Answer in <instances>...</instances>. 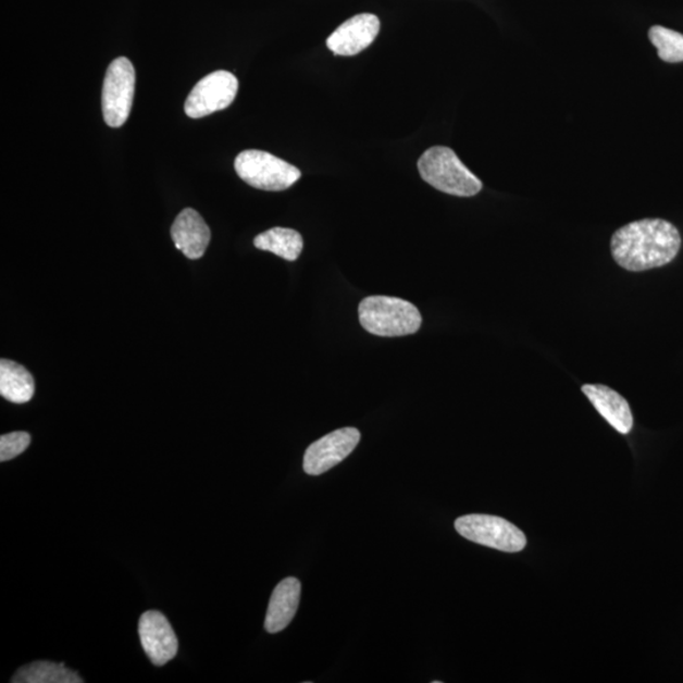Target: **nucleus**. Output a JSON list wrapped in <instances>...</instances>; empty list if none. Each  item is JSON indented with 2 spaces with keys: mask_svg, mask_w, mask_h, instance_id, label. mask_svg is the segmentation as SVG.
I'll return each mask as SVG.
<instances>
[{
  "mask_svg": "<svg viewBox=\"0 0 683 683\" xmlns=\"http://www.w3.org/2000/svg\"><path fill=\"white\" fill-rule=\"evenodd\" d=\"M681 236L672 223L642 220L626 224L611 238V253L620 268L633 273L662 268L673 261Z\"/></svg>",
  "mask_w": 683,
  "mask_h": 683,
  "instance_id": "nucleus-1",
  "label": "nucleus"
},
{
  "mask_svg": "<svg viewBox=\"0 0 683 683\" xmlns=\"http://www.w3.org/2000/svg\"><path fill=\"white\" fill-rule=\"evenodd\" d=\"M360 323L371 335L402 337L422 327V314L410 301L374 295L360 302Z\"/></svg>",
  "mask_w": 683,
  "mask_h": 683,
  "instance_id": "nucleus-2",
  "label": "nucleus"
},
{
  "mask_svg": "<svg viewBox=\"0 0 683 683\" xmlns=\"http://www.w3.org/2000/svg\"><path fill=\"white\" fill-rule=\"evenodd\" d=\"M418 170L425 183L449 196L469 198L483 189L480 178L448 147H431L419 159Z\"/></svg>",
  "mask_w": 683,
  "mask_h": 683,
  "instance_id": "nucleus-3",
  "label": "nucleus"
},
{
  "mask_svg": "<svg viewBox=\"0 0 683 683\" xmlns=\"http://www.w3.org/2000/svg\"><path fill=\"white\" fill-rule=\"evenodd\" d=\"M236 173L252 188L266 191L289 189L301 177L300 170L269 152L247 150L235 161Z\"/></svg>",
  "mask_w": 683,
  "mask_h": 683,
  "instance_id": "nucleus-4",
  "label": "nucleus"
},
{
  "mask_svg": "<svg viewBox=\"0 0 683 683\" xmlns=\"http://www.w3.org/2000/svg\"><path fill=\"white\" fill-rule=\"evenodd\" d=\"M455 526L463 538L481 546L502 550V552H520L526 546L525 534L500 517L464 516L456 520Z\"/></svg>",
  "mask_w": 683,
  "mask_h": 683,
  "instance_id": "nucleus-5",
  "label": "nucleus"
},
{
  "mask_svg": "<svg viewBox=\"0 0 683 683\" xmlns=\"http://www.w3.org/2000/svg\"><path fill=\"white\" fill-rule=\"evenodd\" d=\"M136 88L135 67L127 58L115 59L107 70L102 92L104 121L112 128L127 122Z\"/></svg>",
  "mask_w": 683,
  "mask_h": 683,
  "instance_id": "nucleus-6",
  "label": "nucleus"
},
{
  "mask_svg": "<svg viewBox=\"0 0 683 683\" xmlns=\"http://www.w3.org/2000/svg\"><path fill=\"white\" fill-rule=\"evenodd\" d=\"M238 80L228 72H215L201 79L185 102V113L190 119H203L209 114L226 110L235 100Z\"/></svg>",
  "mask_w": 683,
  "mask_h": 683,
  "instance_id": "nucleus-7",
  "label": "nucleus"
},
{
  "mask_svg": "<svg viewBox=\"0 0 683 683\" xmlns=\"http://www.w3.org/2000/svg\"><path fill=\"white\" fill-rule=\"evenodd\" d=\"M360 439V431L351 426L332 432L308 447L302 468L308 475L320 476L351 455Z\"/></svg>",
  "mask_w": 683,
  "mask_h": 683,
  "instance_id": "nucleus-8",
  "label": "nucleus"
},
{
  "mask_svg": "<svg viewBox=\"0 0 683 683\" xmlns=\"http://www.w3.org/2000/svg\"><path fill=\"white\" fill-rule=\"evenodd\" d=\"M138 633L145 654L154 666H165L176 657L177 636L162 612L146 611L139 619Z\"/></svg>",
  "mask_w": 683,
  "mask_h": 683,
  "instance_id": "nucleus-9",
  "label": "nucleus"
},
{
  "mask_svg": "<svg viewBox=\"0 0 683 683\" xmlns=\"http://www.w3.org/2000/svg\"><path fill=\"white\" fill-rule=\"evenodd\" d=\"M380 33L375 14L362 13L349 18L327 40L328 49L338 57H355L367 50Z\"/></svg>",
  "mask_w": 683,
  "mask_h": 683,
  "instance_id": "nucleus-10",
  "label": "nucleus"
},
{
  "mask_svg": "<svg viewBox=\"0 0 683 683\" xmlns=\"http://www.w3.org/2000/svg\"><path fill=\"white\" fill-rule=\"evenodd\" d=\"M170 233L177 250L190 260L203 258L212 237L203 216L191 208L176 216Z\"/></svg>",
  "mask_w": 683,
  "mask_h": 683,
  "instance_id": "nucleus-11",
  "label": "nucleus"
},
{
  "mask_svg": "<svg viewBox=\"0 0 683 683\" xmlns=\"http://www.w3.org/2000/svg\"><path fill=\"white\" fill-rule=\"evenodd\" d=\"M582 393L593 402L595 409L612 429L620 434H628L632 431V410L622 395L608 386L592 384L582 386Z\"/></svg>",
  "mask_w": 683,
  "mask_h": 683,
  "instance_id": "nucleus-12",
  "label": "nucleus"
},
{
  "mask_svg": "<svg viewBox=\"0 0 683 683\" xmlns=\"http://www.w3.org/2000/svg\"><path fill=\"white\" fill-rule=\"evenodd\" d=\"M301 594V584L298 579L287 578L278 584L269 604L265 629L275 634L293 622L297 614Z\"/></svg>",
  "mask_w": 683,
  "mask_h": 683,
  "instance_id": "nucleus-13",
  "label": "nucleus"
},
{
  "mask_svg": "<svg viewBox=\"0 0 683 683\" xmlns=\"http://www.w3.org/2000/svg\"><path fill=\"white\" fill-rule=\"evenodd\" d=\"M0 395L11 402L25 403L34 398L35 380L26 368L11 361H0Z\"/></svg>",
  "mask_w": 683,
  "mask_h": 683,
  "instance_id": "nucleus-14",
  "label": "nucleus"
},
{
  "mask_svg": "<svg viewBox=\"0 0 683 683\" xmlns=\"http://www.w3.org/2000/svg\"><path fill=\"white\" fill-rule=\"evenodd\" d=\"M253 245L261 251H268L286 261L299 259L305 240L298 231L291 228H271L254 238Z\"/></svg>",
  "mask_w": 683,
  "mask_h": 683,
  "instance_id": "nucleus-15",
  "label": "nucleus"
},
{
  "mask_svg": "<svg viewBox=\"0 0 683 683\" xmlns=\"http://www.w3.org/2000/svg\"><path fill=\"white\" fill-rule=\"evenodd\" d=\"M13 683H82L84 680L64 663L38 661L21 667Z\"/></svg>",
  "mask_w": 683,
  "mask_h": 683,
  "instance_id": "nucleus-16",
  "label": "nucleus"
},
{
  "mask_svg": "<svg viewBox=\"0 0 683 683\" xmlns=\"http://www.w3.org/2000/svg\"><path fill=\"white\" fill-rule=\"evenodd\" d=\"M649 40L658 50L659 59L671 62L683 61V35L662 26H654L649 29Z\"/></svg>",
  "mask_w": 683,
  "mask_h": 683,
  "instance_id": "nucleus-17",
  "label": "nucleus"
},
{
  "mask_svg": "<svg viewBox=\"0 0 683 683\" xmlns=\"http://www.w3.org/2000/svg\"><path fill=\"white\" fill-rule=\"evenodd\" d=\"M30 444V436L26 432H13L0 437V461H11L25 452Z\"/></svg>",
  "mask_w": 683,
  "mask_h": 683,
  "instance_id": "nucleus-18",
  "label": "nucleus"
}]
</instances>
